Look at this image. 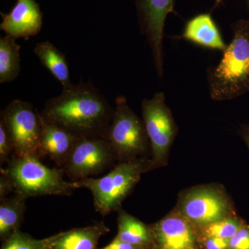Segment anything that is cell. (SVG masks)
Returning a JSON list of instances; mask_svg holds the SVG:
<instances>
[{
	"label": "cell",
	"instance_id": "1",
	"mask_svg": "<svg viewBox=\"0 0 249 249\" xmlns=\"http://www.w3.org/2000/svg\"><path fill=\"white\" fill-rule=\"evenodd\" d=\"M113 113L107 100L91 83H79L48 100L40 114L76 137L106 138Z\"/></svg>",
	"mask_w": 249,
	"mask_h": 249
},
{
	"label": "cell",
	"instance_id": "2",
	"mask_svg": "<svg viewBox=\"0 0 249 249\" xmlns=\"http://www.w3.org/2000/svg\"><path fill=\"white\" fill-rule=\"evenodd\" d=\"M232 39L222 60L208 71L210 96L216 101L240 97L249 92V19L231 25Z\"/></svg>",
	"mask_w": 249,
	"mask_h": 249
},
{
	"label": "cell",
	"instance_id": "3",
	"mask_svg": "<svg viewBox=\"0 0 249 249\" xmlns=\"http://www.w3.org/2000/svg\"><path fill=\"white\" fill-rule=\"evenodd\" d=\"M1 173L6 175L15 194L23 197L55 196H70L76 189L74 181L64 178L65 172L62 168H50L35 156L18 157L13 155L6 163L1 167Z\"/></svg>",
	"mask_w": 249,
	"mask_h": 249
},
{
	"label": "cell",
	"instance_id": "4",
	"mask_svg": "<svg viewBox=\"0 0 249 249\" xmlns=\"http://www.w3.org/2000/svg\"><path fill=\"white\" fill-rule=\"evenodd\" d=\"M150 171V159H139L116 163L103 178H83L74 182L77 188H85L91 192L95 209L106 216L121 209L142 174Z\"/></svg>",
	"mask_w": 249,
	"mask_h": 249
},
{
	"label": "cell",
	"instance_id": "5",
	"mask_svg": "<svg viewBox=\"0 0 249 249\" xmlns=\"http://www.w3.org/2000/svg\"><path fill=\"white\" fill-rule=\"evenodd\" d=\"M106 138L115 152L118 163L151 157V146L143 121L129 107L124 96L116 98Z\"/></svg>",
	"mask_w": 249,
	"mask_h": 249
},
{
	"label": "cell",
	"instance_id": "6",
	"mask_svg": "<svg viewBox=\"0 0 249 249\" xmlns=\"http://www.w3.org/2000/svg\"><path fill=\"white\" fill-rule=\"evenodd\" d=\"M175 209L196 229L237 214L231 198L218 183L184 190L180 193Z\"/></svg>",
	"mask_w": 249,
	"mask_h": 249
},
{
	"label": "cell",
	"instance_id": "7",
	"mask_svg": "<svg viewBox=\"0 0 249 249\" xmlns=\"http://www.w3.org/2000/svg\"><path fill=\"white\" fill-rule=\"evenodd\" d=\"M142 118L151 146L150 170L168 164L170 148L178 133L172 111L165 103L164 93L157 92L142 103Z\"/></svg>",
	"mask_w": 249,
	"mask_h": 249
},
{
	"label": "cell",
	"instance_id": "8",
	"mask_svg": "<svg viewBox=\"0 0 249 249\" xmlns=\"http://www.w3.org/2000/svg\"><path fill=\"white\" fill-rule=\"evenodd\" d=\"M4 124L14 146V155L35 156L41 159V124L39 111L30 103L14 100L1 112Z\"/></svg>",
	"mask_w": 249,
	"mask_h": 249
},
{
	"label": "cell",
	"instance_id": "9",
	"mask_svg": "<svg viewBox=\"0 0 249 249\" xmlns=\"http://www.w3.org/2000/svg\"><path fill=\"white\" fill-rule=\"evenodd\" d=\"M117 163L107 139L78 137L62 169L71 181H77L104 173Z\"/></svg>",
	"mask_w": 249,
	"mask_h": 249
},
{
	"label": "cell",
	"instance_id": "10",
	"mask_svg": "<svg viewBox=\"0 0 249 249\" xmlns=\"http://www.w3.org/2000/svg\"><path fill=\"white\" fill-rule=\"evenodd\" d=\"M175 0H135L142 34L151 49L157 75H163V39L165 19L168 14H176Z\"/></svg>",
	"mask_w": 249,
	"mask_h": 249
},
{
	"label": "cell",
	"instance_id": "11",
	"mask_svg": "<svg viewBox=\"0 0 249 249\" xmlns=\"http://www.w3.org/2000/svg\"><path fill=\"white\" fill-rule=\"evenodd\" d=\"M152 249H196L199 247L197 230L176 209L150 225Z\"/></svg>",
	"mask_w": 249,
	"mask_h": 249
},
{
	"label": "cell",
	"instance_id": "12",
	"mask_svg": "<svg viewBox=\"0 0 249 249\" xmlns=\"http://www.w3.org/2000/svg\"><path fill=\"white\" fill-rule=\"evenodd\" d=\"M1 15L0 29L15 39L37 36L42 29L43 14L35 0H18L9 14Z\"/></svg>",
	"mask_w": 249,
	"mask_h": 249
},
{
	"label": "cell",
	"instance_id": "13",
	"mask_svg": "<svg viewBox=\"0 0 249 249\" xmlns=\"http://www.w3.org/2000/svg\"><path fill=\"white\" fill-rule=\"evenodd\" d=\"M40 154L41 158L48 156L59 168H63L78 138L70 131L45 121L41 116Z\"/></svg>",
	"mask_w": 249,
	"mask_h": 249
},
{
	"label": "cell",
	"instance_id": "14",
	"mask_svg": "<svg viewBox=\"0 0 249 249\" xmlns=\"http://www.w3.org/2000/svg\"><path fill=\"white\" fill-rule=\"evenodd\" d=\"M181 37L214 50L224 52L227 47L211 14H199L190 19L185 26Z\"/></svg>",
	"mask_w": 249,
	"mask_h": 249
},
{
	"label": "cell",
	"instance_id": "15",
	"mask_svg": "<svg viewBox=\"0 0 249 249\" xmlns=\"http://www.w3.org/2000/svg\"><path fill=\"white\" fill-rule=\"evenodd\" d=\"M103 222L60 232L52 249H96L101 236L109 232Z\"/></svg>",
	"mask_w": 249,
	"mask_h": 249
},
{
	"label": "cell",
	"instance_id": "16",
	"mask_svg": "<svg viewBox=\"0 0 249 249\" xmlns=\"http://www.w3.org/2000/svg\"><path fill=\"white\" fill-rule=\"evenodd\" d=\"M34 51L41 64L58 80L63 90L70 89L73 86L65 54L49 41L36 44Z\"/></svg>",
	"mask_w": 249,
	"mask_h": 249
},
{
	"label": "cell",
	"instance_id": "17",
	"mask_svg": "<svg viewBox=\"0 0 249 249\" xmlns=\"http://www.w3.org/2000/svg\"><path fill=\"white\" fill-rule=\"evenodd\" d=\"M118 213V233L116 237L127 243L152 249L150 225H147L122 209L119 210Z\"/></svg>",
	"mask_w": 249,
	"mask_h": 249
},
{
	"label": "cell",
	"instance_id": "18",
	"mask_svg": "<svg viewBox=\"0 0 249 249\" xmlns=\"http://www.w3.org/2000/svg\"><path fill=\"white\" fill-rule=\"evenodd\" d=\"M26 199L17 194L0 199V239L3 242L19 230L26 212Z\"/></svg>",
	"mask_w": 249,
	"mask_h": 249
},
{
	"label": "cell",
	"instance_id": "19",
	"mask_svg": "<svg viewBox=\"0 0 249 249\" xmlns=\"http://www.w3.org/2000/svg\"><path fill=\"white\" fill-rule=\"evenodd\" d=\"M20 46L16 39L5 35L0 38V83H11L20 73Z\"/></svg>",
	"mask_w": 249,
	"mask_h": 249
},
{
	"label": "cell",
	"instance_id": "20",
	"mask_svg": "<svg viewBox=\"0 0 249 249\" xmlns=\"http://www.w3.org/2000/svg\"><path fill=\"white\" fill-rule=\"evenodd\" d=\"M245 222L237 214H234L196 230L201 237H214L229 240Z\"/></svg>",
	"mask_w": 249,
	"mask_h": 249
},
{
	"label": "cell",
	"instance_id": "21",
	"mask_svg": "<svg viewBox=\"0 0 249 249\" xmlns=\"http://www.w3.org/2000/svg\"><path fill=\"white\" fill-rule=\"evenodd\" d=\"M60 232L45 239L34 238L20 230L16 231L3 242L1 249H52Z\"/></svg>",
	"mask_w": 249,
	"mask_h": 249
},
{
	"label": "cell",
	"instance_id": "22",
	"mask_svg": "<svg viewBox=\"0 0 249 249\" xmlns=\"http://www.w3.org/2000/svg\"><path fill=\"white\" fill-rule=\"evenodd\" d=\"M14 155V146L4 124L0 122V165L6 164Z\"/></svg>",
	"mask_w": 249,
	"mask_h": 249
},
{
	"label": "cell",
	"instance_id": "23",
	"mask_svg": "<svg viewBox=\"0 0 249 249\" xmlns=\"http://www.w3.org/2000/svg\"><path fill=\"white\" fill-rule=\"evenodd\" d=\"M229 244V249H249V224L244 223Z\"/></svg>",
	"mask_w": 249,
	"mask_h": 249
},
{
	"label": "cell",
	"instance_id": "24",
	"mask_svg": "<svg viewBox=\"0 0 249 249\" xmlns=\"http://www.w3.org/2000/svg\"><path fill=\"white\" fill-rule=\"evenodd\" d=\"M229 240L214 237L199 236V247L200 249H229Z\"/></svg>",
	"mask_w": 249,
	"mask_h": 249
},
{
	"label": "cell",
	"instance_id": "25",
	"mask_svg": "<svg viewBox=\"0 0 249 249\" xmlns=\"http://www.w3.org/2000/svg\"><path fill=\"white\" fill-rule=\"evenodd\" d=\"M100 249H146L143 247H139V246L132 245V244L127 243L124 241L121 240L120 239L115 237L110 243L108 244L107 246Z\"/></svg>",
	"mask_w": 249,
	"mask_h": 249
},
{
	"label": "cell",
	"instance_id": "26",
	"mask_svg": "<svg viewBox=\"0 0 249 249\" xmlns=\"http://www.w3.org/2000/svg\"><path fill=\"white\" fill-rule=\"evenodd\" d=\"M13 192L14 193V188H13L9 178L4 174L1 173V176H0V199L7 197L8 196Z\"/></svg>",
	"mask_w": 249,
	"mask_h": 249
},
{
	"label": "cell",
	"instance_id": "27",
	"mask_svg": "<svg viewBox=\"0 0 249 249\" xmlns=\"http://www.w3.org/2000/svg\"><path fill=\"white\" fill-rule=\"evenodd\" d=\"M239 134L249 150V124H243L241 126Z\"/></svg>",
	"mask_w": 249,
	"mask_h": 249
},
{
	"label": "cell",
	"instance_id": "28",
	"mask_svg": "<svg viewBox=\"0 0 249 249\" xmlns=\"http://www.w3.org/2000/svg\"><path fill=\"white\" fill-rule=\"evenodd\" d=\"M222 1V0H216L215 6H217L218 5L220 4L221 1Z\"/></svg>",
	"mask_w": 249,
	"mask_h": 249
},
{
	"label": "cell",
	"instance_id": "29",
	"mask_svg": "<svg viewBox=\"0 0 249 249\" xmlns=\"http://www.w3.org/2000/svg\"><path fill=\"white\" fill-rule=\"evenodd\" d=\"M199 249V248H198V249Z\"/></svg>",
	"mask_w": 249,
	"mask_h": 249
}]
</instances>
